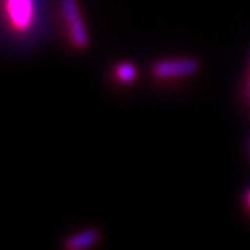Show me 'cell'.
Listing matches in <instances>:
<instances>
[{"label": "cell", "instance_id": "3", "mask_svg": "<svg viewBox=\"0 0 250 250\" xmlns=\"http://www.w3.org/2000/svg\"><path fill=\"white\" fill-rule=\"evenodd\" d=\"M198 62L193 59H164L153 65V77L158 80H177L197 73Z\"/></svg>", "mask_w": 250, "mask_h": 250}, {"label": "cell", "instance_id": "1", "mask_svg": "<svg viewBox=\"0 0 250 250\" xmlns=\"http://www.w3.org/2000/svg\"><path fill=\"white\" fill-rule=\"evenodd\" d=\"M51 26L49 0H2V31L15 51H28L47 36Z\"/></svg>", "mask_w": 250, "mask_h": 250}, {"label": "cell", "instance_id": "2", "mask_svg": "<svg viewBox=\"0 0 250 250\" xmlns=\"http://www.w3.org/2000/svg\"><path fill=\"white\" fill-rule=\"evenodd\" d=\"M62 15L67 26L68 41L75 49H84L89 44V34L78 0H62Z\"/></svg>", "mask_w": 250, "mask_h": 250}, {"label": "cell", "instance_id": "7", "mask_svg": "<svg viewBox=\"0 0 250 250\" xmlns=\"http://www.w3.org/2000/svg\"><path fill=\"white\" fill-rule=\"evenodd\" d=\"M249 99H250V77H249Z\"/></svg>", "mask_w": 250, "mask_h": 250}, {"label": "cell", "instance_id": "6", "mask_svg": "<svg viewBox=\"0 0 250 250\" xmlns=\"http://www.w3.org/2000/svg\"><path fill=\"white\" fill-rule=\"evenodd\" d=\"M246 208L250 211V188H247L246 192Z\"/></svg>", "mask_w": 250, "mask_h": 250}, {"label": "cell", "instance_id": "5", "mask_svg": "<svg viewBox=\"0 0 250 250\" xmlns=\"http://www.w3.org/2000/svg\"><path fill=\"white\" fill-rule=\"evenodd\" d=\"M137 75H138V70L132 62H122L116 67V78L121 83H125V84L133 83L135 80H137Z\"/></svg>", "mask_w": 250, "mask_h": 250}, {"label": "cell", "instance_id": "4", "mask_svg": "<svg viewBox=\"0 0 250 250\" xmlns=\"http://www.w3.org/2000/svg\"><path fill=\"white\" fill-rule=\"evenodd\" d=\"M99 239H101V234L96 229H84V231H80L73 236H70L65 242V247L68 250H83L88 247H93Z\"/></svg>", "mask_w": 250, "mask_h": 250}]
</instances>
